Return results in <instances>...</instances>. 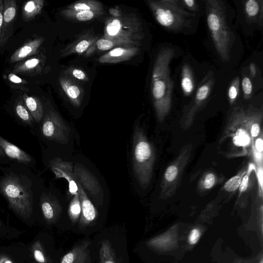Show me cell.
<instances>
[{
	"label": "cell",
	"mask_w": 263,
	"mask_h": 263,
	"mask_svg": "<svg viewBox=\"0 0 263 263\" xmlns=\"http://www.w3.org/2000/svg\"><path fill=\"white\" fill-rule=\"evenodd\" d=\"M262 117V110L252 105L234 108L219 141L220 145L226 142L222 154L228 158L251 155L254 140L263 133Z\"/></svg>",
	"instance_id": "cell-1"
},
{
	"label": "cell",
	"mask_w": 263,
	"mask_h": 263,
	"mask_svg": "<svg viewBox=\"0 0 263 263\" xmlns=\"http://www.w3.org/2000/svg\"><path fill=\"white\" fill-rule=\"evenodd\" d=\"M174 49L163 47L158 51L153 67L151 82L152 101L158 120L162 123L169 114L172 104L174 82L170 76V63Z\"/></svg>",
	"instance_id": "cell-2"
},
{
	"label": "cell",
	"mask_w": 263,
	"mask_h": 263,
	"mask_svg": "<svg viewBox=\"0 0 263 263\" xmlns=\"http://www.w3.org/2000/svg\"><path fill=\"white\" fill-rule=\"evenodd\" d=\"M208 30L215 50L220 58L228 62L234 42L226 4L219 0L205 1Z\"/></svg>",
	"instance_id": "cell-3"
},
{
	"label": "cell",
	"mask_w": 263,
	"mask_h": 263,
	"mask_svg": "<svg viewBox=\"0 0 263 263\" xmlns=\"http://www.w3.org/2000/svg\"><path fill=\"white\" fill-rule=\"evenodd\" d=\"M147 4L158 23L168 31L185 32L197 25V13L185 9L179 0H148Z\"/></svg>",
	"instance_id": "cell-4"
},
{
	"label": "cell",
	"mask_w": 263,
	"mask_h": 263,
	"mask_svg": "<svg viewBox=\"0 0 263 263\" xmlns=\"http://www.w3.org/2000/svg\"><path fill=\"white\" fill-rule=\"evenodd\" d=\"M29 183L23 176L13 173L0 179V193L9 208L25 219L30 218L33 212V194Z\"/></svg>",
	"instance_id": "cell-5"
},
{
	"label": "cell",
	"mask_w": 263,
	"mask_h": 263,
	"mask_svg": "<svg viewBox=\"0 0 263 263\" xmlns=\"http://www.w3.org/2000/svg\"><path fill=\"white\" fill-rule=\"evenodd\" d=\"M115 42L119 47H138L144 37L141 22L134 13L108 18L103 37Z\"/></svg>",
	"instance_id": "cell-6"
},
{
	"label": "cell",
	"mask_w": 263,
	"mask_h": 263,
	"mask_svg": "<svg viewBox=\"0 0 263 263\" xmlns=\"http://www.w3.org/2000/svg\"><path fill=\"white\" fill-rule=\"evenodd\" d=\"M155 159L153 145L143 130L137 126L133 141V167L140 184L144 188H146L151 181Z\"/></svg>",
	"instance_id": "cell-7"
},
{
	"label": "cell",
	"mask_w": 263,
	"mask_h": 263,
	"mask_svg": "<svg viewBox=\"0 0 263 263\" xmlns=\"http://www.w3.org/2000/svg\"><path fill=\"white\" fill-rule=\"evenodd\" d=\"M193 146L191 143L184 145L174 160L164 171L160 183V197L166 199L172 197L180 186L185 168L189 162Z\"/></svg>",
	"instance_id": "cell-8"
},
{
	"label": "cell",
	"mask_w": 263,
	"mask_h": 263,
	"mask_svg": "<svg viewBox=\"0 0 263 263\" xmlns=\"http://www.w3.org/2000/svg\"><path fill=\"white\" fill-rule=\"evenodd\" d=\"M213 84V75L209 73L198 87L193 100L184 109L179 121L182 129L186 130L192 126L196 114L210 96Z\"/></svg>",
	"instance_id": "cell-9"
},
{
	"label": "cell",
	"mask_w": 263,
	"mask_h": 263,
	"mask_svg": "<svg viewBox=\"0 0 263 263\" xmlns=\"http://www.w3.org/2000/svg\"><path fill=\"white\" fill-rule=\"evenodd\" d=\"M43 119L41 129L45 138L59 142L66 141L69 129L57 112L49 111Z\"/></svg>",
	"instance_id": "cell-10"
},
{
	"label": "cell",
	"mask_w": 263,
	"mask_h": 263,
	"mask_svg": "<svg viewBox=\"0 0 263 263\" xmlns=\"http://www.w3.org/2000/svg\"><path fill=\"white\" fill-rule=\"evenodd\" d=\"M16 10L17 5L15 1H3V23L0 40L1 46L6 44L12 35Z\"/></svg>",
	"instance_id": "cell-11"
},
{
	"label": "cell",
	"mask_w": 263,
	"mask_h": 263,
	"mask_svg": "<svg viewBox=\"0 0 263 263\" xmlns=\"http://www.w3.org/2000/svg\"><path fill=\"white\" fill-rule=\"evenodd\" d=\"M78 194L81 206V213L79 220V225L81 228H85L92 223L97 217V211L88 198L84 192L80 181H77Z\"/></svg>",
	"instance_id": "cell-12"
},
{
	"label": "cell",
	"mask_w": 263,
	"mask_h": 263,
	"mask_svg": "<svg viewBox=\"0 0 263 263\" xmlns=\"http://www.w3.org/2000/svg\"><path fill=\"white\" fill-rule=\"evenodd\" d=\"M139 50V47H117L101 55L98 59L100 63H117L131 59Z\"/></svg>",
	"instance_id": "cell-13"
},
{
	"label": "cell",
	"mask_w": 263,
	"mask_h": 263,
	"mask_svg": "<svg viewBox=\"0 0 263 263\" xmlns=\"http://www.w3.org/2000/svg\"><path fill=\"white\" fill-rule=\"evenodd\" d=\"M59 81L61 88L68 99L75 106L79 107L84 94L82 88L69 77H62Z\"/></svg>",
	"instance_id": "cell-14"
},
{
	"label": "cell",
	"mask_w": 263,
	"mask_h": 263,
	"mask_svg": "<svg viewBox=\"0 0 263 263\" xmlns=\"http://www.w3.org/2000/svg\"><path fill=\"white\" fill-rule=\"evenodd\" d=\"M90 241L85 240L74 247L62 258L60 263H89Z\"/></svg>",
	"instance_id": "cell-15"
},
{
	"label": "cell",
	"mask_w": 263,
	"mask_h": 263,
	"mask_svg": "<svg viewBox=\"0 0 263 263\" xmlns=\"http://www.w3.org/2000/svg\"><path fill=\"white\" fill-rule=\"evenodd\" d=\"M45 57L42 55L34 56L18 63L14 67L13 72L26 75H35L41 73Z\"/></svg>",
	"instance_id": "cell-16"
},
{
	"label": "cell",
	"mask_w": 263,
	"mask_h": 263,
	"mask_svg": "<svg viewBox=\"0 0 263 263\" xmlns=\"http://www.w3.org/2000/svg\"><path fill=\"white\" fill-rule=\"evenodd\" d=\"M44 40V38L43 37H36L29 40L14 51L11 56L10 62H18L35 54Z\"/></svg>",
	"instance_id": "cell-17"
},
{
	"label": "cell",
	"mask_w": 263,
	"mask_h": 263,
	"mask_svg": "<svg viewBox=\"0 0 263 263\" xmlns=\"http://www.w3.org/2000/svg\"><path fill=\"white\" fill-rule=\"evenodd\" d=\"M40 206L44 219L48 224H52L57 221L61 209L54 199L44 195L41 198Z\"/></svg>",
	"instance_id": "cell-18"
},
{
	"label": "cell",
	"mask_w": 263,
	"mask_h": 263,
	"mask_svg": "<svg viewBox=\"0 0 263 263\" xmlns=\"http://www.w3.org/2000/svg\"><path fill=\"white\" fill-rule=\"evenodd\" d=\"M0 147L5 155L17 162L29 164L32 162V158L28 153L4 139L0 136Z\"/></svg>",
	"instance_id": "cell-19"
},
{
	"label": "cell",
	"mask_w": 263,
	"mask_h": 263,
	"mask_svg": "<svg viewBox=\"0 0 263 263\" xmlns=\"http://www.w3.org/2000/svg\"><path fill=\"white\" fill-rule=\"evenodd\" d=\"M262 0H248L245 2L244 14L249 23L262 25Z\"/></svg>",
	"instance_id": "cell-20"
},
{
	"label": "cell",
	"mask_w": 263,
	"mask_h": 263,
	"mask_svg": "<svg viewBox=\"0 0 263 263\" xmlns=\"http://www.w3.org/2000/svg\"><path fill=\"white\" fill-rule=\"evenodd\" d=\"M97 40L96 37L89 35H84L76 41L68 46L63 53V56L70 54H81L86 51L90 46Z\"/></svg>",
	"instance_id": "cell-21"
},
{
	"label": "cell",
	"mask_w": 263,
	"mask_h": 263,
	"mask_svg": "<svg viewBox=\"0 0 263 263\" xmlns=\"http://www.w3.org/2000/svg\"><path fill=\"white\" fill-rule=\"evenodd\" d=\"M22 98L34 120L37 122L41 121L43 118V108L39 99L26 93L23 94Z\"/></svg>",
	"instance_id": "cell-22"
},
{
	"label": "cell",
	"mask_w": 263,
	"mask_h": 263,
	"mask_svg": "<svg viewBox=\"0 0 263 263\" xmlns=\"http://www.w3.org/2000/svg\"><path fill=\"white\" fill-rule=\"evenodd\" d=\"M181 86L182 92L185 96L192 95L195 87L193 73L191 67L184 64L181 68Z\"/></svg>",
	"instance_id": "cell-23"
},
{
	"label": "cell",
	"mask_w": 263,
	"mask_h": 263,
	"mask_svg": "<svg viewBox=\"0 0 263 263\" xmlns=\"http://www.w3.org/2000/svg\"><path fill=\"white\" fill-rule=\"evenodd\" d=\"M66 9L76 12L84 11H102L103 7L101 3L95 0H81L68 6Z\"/></svg>",
	"instance_id": "cell-24"
},
{
	"label": "cell",
	"mask_w": 263,
	"mask_h": 263,
	"mask_svg": "<svg viewBox=\"0 0 263 263\" xmlns=\"http://www.w3.org/2000/svg\"><path fill=\"white\" fill-rule=\"evenodd\" d=\"M103 12L96 11L76 12L64 9L61 11V14L66 18L80 22H85L102 15Z\"/></svg>",
	"instance_id": "cell-25"
},
{
	"label": "cell",
	"mask_w": 263,
	"mask_h": 263,
	"mask_svg": "<svg viewBox=\"0 0 263 263\" xmlns=\"http://www.w3.org/2000/svg\"><path fill=\"white\" fill-rule=\"evenodd\" d=\"M44 4L43 0H32L25 3L22 8L24 20L29 21L41 13Z\"/></svg>",
	"instance_id": "cell-26"
},
{
	"label": "cell",
	"mask_w": 263,
	"mask_h": 263,
	"mask_svg": "<svg viewBox=\"0 0 263 263\" xmlns=\"http://www.w3.org/2000/svg\"><path fill=\"white\" fill-rule=\"evenodd\" d=\"M100 263H119L110 241L103 239L101 243L99 249Z\"/></svg>",
	"instance_id": "cell-27"
},
{
	"label": "cell",
	"mask_w": 263,
	"mask_h": 263,
	"mask_svg": "<svg viewBox=\"0 0 263 263\" xmlns=\"http://www.w3.org/2000/svg\"><path fill=\"white\" fill-rule=\"evenodd\" d=\"M14 109L16 115L22 122L28 125L32 124L34 120L21 97L15 103Z\"/></svg>",
	"instance_id": "cell-28"
},
{
	"label": "cell",
	"mask_w": 263,
	"mask_h": 263,
	"mask_svg": "<svg viewBox=\"0 0 263 263\" xmlns=\"http://www.w3.org/2000/svg\"><path fill=\"white\" fill-rule=\"evenodd\" d=\"M172 241V237L165 234L151 238L146 242V244L148 247L156 249H161L166 248V247L171 245Z\"/></svg>",
	"instance_id": "cell-29"
},
{
	"label": "cell",
	"mask_w": 263,
	"mask_h": 263,
	"mask_svg": "<svg viewBox=\"0 0 263 263\" xmlns=\"http://www.w3.org/2000/svg\"><path fill=\"white\" fill-rule=\"evenodd\" d=\"M247 170V166L243 167L236 175L228 180L223 185L224 190L228 192H233L237 190Z\"/></svg>",
	"instance_id": "cell-30"
},
{
	"label": "cell",
	"mask_w": 263,
	"mask_h": 263,
	"mask_svg": "<svg viewBox=\"0 0 263 263\" xmlns=\"http://www.w3.org/2000/svg\"><path fill=\"white\" fill-rule=\"evenodd\" d=\"M31 252L34 259L39 263H50L51 260L47 255L44 248L39 240L31 246Z\"/></svg>",
	"instance_id": "cell-31"
},
{
	"label": "cell",
	"mask_w": 263,
	"mask_h": 263,
	"mask_svg": "<svg viewBox=\"0 0 263 263\" xmlns=\"http://www.w3.org/2000/svg\"><path fill=\"white\" fill-rule=\"evenodd\" d=\"M81 206L79 194L72 199L68 209V215L72 224L76 223L81 215Z\"/></svg>",
	"instance_id": "cell-32"
},
{
	"label": "cell",
	"mask_w": 263,
	"mask_h": 263,
	"mask_svg": "<svg viewBox=\"0 0 263 263\" xmlns=\"http://www.w3.org/2000/svg\"><path fill=\"white\" fill-rule=\"evenodd\" d=\"M216 182V175L213 172H207L199 181L198 187L202 191H207L213 187Z\"/></svg>",
	"instance_id": "cell-33"
},
{
	"label": "cell",
	"mask_w": 263,
	"mask_h": 263,
	"mask_svg": "<svg viewBox=\"0 0 263 263\" xmlns=\"http://www.w3.org/2000/svg\"><path fill=\"white\" fill-rule=\"evenodd\" d=\"M239 86L240 78L239 77H237L232 80L228 90V100L231 104H233L237 99Z\"/></svg>",
	"instance_id": "cell-34"
},
{
	"label": "cell",
	"mask_w": 263,
	"mask_h": 263,
	"mask_svg": "<svg viewBox=\"0 0 263 263\" xmlns=\"http://www.w3.org/2000/svg\"><path fill=\"white\" fill-rule=\"evenodd\" d=\"M243 97L246 99L250 98L253 93L252 81L248 76H244L241 81Z\"/></svg>",
	"instance_id": "cell-35"
},
{
	"label": "cell",
	"mask_w": 263,
	"mask_h": 263,
	"mask_svg": "<svg viewBox=\"0 0 263 263\" xmlns=\"http://www.w3.org/2000/svg\"><path fill=\"white\" fill-rule=\"evenodd\" d=\"M67 74L72 78L79 81H88V78L86 73L82 70L77 68H70L67 70Z\"/></svg>",
	"instance_id": "cell-36"
},
{
	"label": "cell",
	"mask_w": 263,
	"mask_h": 263,
	"mask_svg": "<svg viewBox=\"0 0 263 263\" xmlns=\"http://www.w3.org/2000/svg\"><path fill=\"white\" fill-rule=\"evenodd\" d=\"M201 236V231L197 228L191 230L187 237V242L191 245H196L199 241Z\"/></svg>",
	"instance_id": "cell-37"
},
{
	"label": "cell",
	"mask_w": 263,
	"mask_h": 263,
	"mask_svg": "<svg viewBox=\"0 0 263 263\" xmlns=\"http://www.w3.org/2000/svg\"><path fill=\"white\" fill-rule=\"evenodd\" d=\"M183 6L187 11L196 13L199 11V6L197 2L195 0L180 1Z\"/></svg>",
	"instance_id": "cell-38"
},
{
	"label": "cell",
	"mask_w": 263,
	"mask_h": 263,
	"mask_svg": "<svg viewBox=\"0 0 263 263\" xmlns=\"http://www.w3.org/2000/svg\"><path fill=\"white\" fill-rule=\"evenodd\" d=\"M9 80L12 83L15 84H25L26 82L13 73L8 75Z\"/></svg>",
	"instance_id": "cell-39"
},
{
	"label": "cell",
	"mask_w": 263,
	"mask_h": 263,
	"mask_svg": "<svg viewBox=\"0 0 263 263\" xmlns=\"http://www.w3.org/2000/svg\"><path fill=\"white\" fill-rule=\"evenodd\" d=\"M109 13L112 17H117L122 15L121 11L117 8H110L109 9Z\"/></svg>",
	"instance_id": "cell-40"
},
{
	"label": "cell",
	"mask_w": 263,
	"mask_h": 263,
	"mask_svg": "<svg viewBox=\"0 0 263 263\" xmlns=\"http://www.w3.org/2000/svg\"><path fill=\"white\" fill-rule=\"evenodd\" d=\"M249 70L250 76H251L252 78H255L257 73L256 66L255 63H251L250 64L249 66Z\"/></svg>",
	"instance_id": "cell-41"
},
{
	"label": "cell",
	"mask_w": 263,
	"mask_h": 263,
	"mask_svg": "<svg viewBox=\"0 0 263 263\" xmlns=\"http://www.w3.org/2000/svg\"><path fill=\"white\" fill-rule=\"evenodd\" d=\"M3 1L0 0V40L3 28Z\"/></svg>",
	"instance_id": "cell-42"
},
{
	"label": "cell",
	"mask_w": 263,
	"mask_h": 263,
	"mask_svg": "<svg viewBox=\"0 0 263 263\" xmlns=\"http://www.w3.org/2000/svg\"><path fill=\"white\" fill-rule=\"evenodd\" d=\"M0 263H13L11 259L6 255H0Z\"/></svg>",
	"instance_id": "cell-43"
},
{
	"label": "cell",
	"mask_w": 263,
	"mask_h": 263,
	"mask_svg": "<svg viewBox=\"0 0 263 263\" xmlns=\"http://www.w3.org/2000/svg\"><path fill=\"white\" fill-rule=\"evenodd\" d=\"M6 155H5V153H4L3 149L0 147V157H4Z\"/></svg>",
	"instance_id": "cell-44"
},
{
	"label": "cell",
	"mask_w": 263,
	"mask_h": 263,
	"mask_svg": "<svg viewBox=\"0 0 263 263\" xmlns=\"http://www.w3.org/2000/svg\"><path fill=\"white\" fill-rule=\"evenodd\" d=\"M259 263H263L262 259H261Z\"/></svg>",
	"instance_id": "cell-45"
},
{
	"label": "cell",
	"mask_w": 263,
	"mask_h": 263,
	"mask_svg": "<svg viewBox=\"0 0 263 263\" xmlns=\"http://www.w3.org/2000/svg\"><path fill=\"white\" fill-rule=\"evenodd\" d=\"M2 221L1 220V219H0V226H1V225H2Z\"/></svg>",
	"instance_id": "cell-46"
}]
</instances>
